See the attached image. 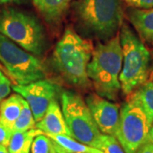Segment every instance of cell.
I'll list each match as a JSON object with an SVG mask.
<instances>
[{
  "mask_svg": "<svg viewBox=\"0 0 153 153\" xmlns=\"http://www.w3.org/2000/svg\"><path fill=\"white\" fill-rule=\"evenodd\" d=\"M122 67L123 52L118 33L108 41L96 45L88 65V76L97 94L117 100L121 91Z\"/></svg>",
  "mask_w": 153,
  "mask_h": 153,
  "instance_id": "1",
  "label": "cell"
},
{
  "mask_svg": "<svg viewBox=\"0 0 153 153\" xmlns=\"http://www.w3.org/2000/svg\"><path fill=\"white\" fill-rule=\"evenodd\" d=\"M93 50L90 40L82 38L73 28L67 27L55 45L52 59L64 79L74 86L85 88L90 83L87 67Z\"/></svg>",
  "mask_w": 153,
  "mask_h": 153,
  "instance_id": "2",
  "label": "cell"
},
{
  "mask_svg": "<svg viewBox=\"0 0 153 153\" xmlns=\"http://www.w3.org/2000/svg\"><path fill=\"white\" fill-rule=\"evenodd\" d=\"M75 16L87 34L105 42L119 33L123 25L122 0H80L75 5Z\"/></svg>",
  "mask_w": 153,
  "mask_h": 153,
  "instance_id": "3",
  "label": "cell"
},
{
  "mask_svg": "<svg viewBox=\"0 0 153 153\" xmlns=\"http://www.w3.org/2000/svg\"><path fill=\"white\" fill-rule=\"evenodd\" d=\"M123 52L121 90L129 95L147 81L151 64L150 52L132 28L123 23L119 31Z\"/></svg>",
  "mask_w": 153,
  "mask_h": 153,
  "instance_id": "4",
  "label": "cell"
},
{
  "mask_svg": "<svg viewBox=\"0 0 153 153\" xmlns=\"http://www.w3.org/2000/svg\"><path fill=\"white\" fill-rule=\"evenodd\" d=\"M0 34L36 56L42 55L47 47L46 33L39 20L15 8L0 10Z\"/></svg>",
  "mask_w": 153,
  "mask_h": 153,
  "instance_id": "5",
  "label": "cell"
},
{
  "mask_svg": "<svg viewBox=\"0 0 153 153\" xmlns=\"http://www.w3.org/2000/svg\"><path fill=\"white\" fill-rule=\"evenodd\" d=\"M61 110L71 137L92 147H98L101 132L85 100L79 94L64 90L60 94Z\"/></svg>",
  "mask_w": 153,
  "mask_h": 153,
  "instance_id": "6",
  "label": "cell"
},
{
  "mask_svg": "<svg viewBox=\"0 0 153 153\" xmlns=\"http://www.w3.org/2000/svg\"><path fill=\"white\" fill-rule=\"evenodd\" d=\"M0 61L17 85L44 79L46 71L38 56L21 48L0 34Z\"/></svg>",
  "mask_w": 153,
  "mask_h": 153,
  "instance_id": "7",
  "label": "cell"
},
{
  "mask_svg": "<svg viewBox=\"0 0 153 153\" xmlns=\"http://www.w3.org/2000/svg\"><path fill=\"white\" fill-rule=\"evenodd\" d=\"M152 125L142 107L135 100L128 98L120 109L116 138L126 153H136L148 140Z\"/></svg>",
  "mask_w": 153,
  "mask_h": 153,
  "instance_id": "8",
  "label": "cell"
},
{
  "mask_svg": "<svg viewBox=\"0 0 153 153\" xmlns=\"http://www.w3.org/2000/svg\"><path fill=\"white\" fill-rule=\"evenodd\" d=\"M11 88L27 100L38 123L43 118L49 104L56 100L59 87L47 79H41L27 85H12Z\"/></svg>",
  "mask_w": 153,
  "mask_h": 153,
  "instance_id": "9",
  "label": "cell"
},
{
  "mask_svg": "<svg viewBox=\"0 0 153 153\" xmlns=\"http://www.w3.org/2000/svg\"><path fill=\"white\" fill-rule=\"evenodd\" d=\"M85 102L100 131L116 137L120 120L118 105L96 93L89 94L85 98Z\"/></svg>",
  "mask_w": 153,
  "mask_h": 153,
  "instance_id": "10",
  "label": "cell"
},
{
  "mask_svg": "<svg viewBox=\"0 0 153 153\" xmlns=\"http://www.w3.org/2000/svg\"><path fill=\"white\" fill-rule=\"evenodd\" d=\"M36 128L45 134L71 136L61 107L56 100L49 104L43 118L36 123Z\"/></svg>",
  "mask_w": 153,
  "mask_h": 153,
  "instance_id": "11",
  "label": "cell"
},
{
  "mask_svg": "<svg viewBox=\"0 0 153 153\" xmlns=\"http://www.w3.org/2000/svg\"><path fill=\"white\" fill-rule=\"evenodd\" d=\"M127 16L140 37L146 42L153 39V8L139 9L131 7Z\"/></svg>",
  "mask_w": 153,
  "mask_h": 153,
  "instance_id": "12",
  "label": "cell"
},
{
  "mask_svg": "<svg viewBox=\"0 0 153 153\" xmlns=\"http://www.w3.org/2000/svg\"><path fill=\"white\" fill-rule=\"evenodd\" d=\"M44 20L56 24L66 15L71 0H32Z\"/></svg>",
  "mask_w": 153,
  "mask_h": 153,
  "instance_id": "13",
  "label": "cell"
},
{
  "mask_svg": "<svg viewBox=\"0 0 153 153\" xmlns=\"http://www.w3.org/2000/svg\"><path fill=\"white\" fill-rule=\"evenodd\" d=\"M46 135L50 138L56 153H104L97 148L82 144L68 135Z\"/></svg>",
  "mask_w": 153,
  "mask_h": 153,
  "instance_id": "14",
  "label": "cell"
},
{
  "mask_svg": "<svg viewBox=\"0 0 153 153\" xmlns=\"http://www.w3.org/2000/svg\"><path fill=\"white\" fill-rule=\"evenodd\" d=\"M25 99L19 94H13L0 103V122L10 129L21 113Z\"/></svg>",
  "mask_w": 153,
  "mask_h": 153,
  "instance_id": "15",
  "label": "cell"
},
{
  "mask_svg": "<svg viewBox=\"0 0 153 153\" xmlns=\"http://www.w3.org/2000/svg\"><path fill=\"white\" fill-rule=\"evenodd\" d=\"M135 100L147 115L150 123L153 124V81L149 80L128 95Z\"/></svg>",
  "mask_w": 153,
  "mask_h": 153,
  "instance_id": "16",
  "label": "cell"
},
{
  "mask_svg": "<svg viewBox=\"0 0 153 153\" xmlns=\"http://www.w3.org/2000/svg\"><path fill=\"white\" fill-rule=\"evenodd\" d=\"M43 132L38 128H33L26 132H15L8 146L9 153H31V147L34 138Z\"/></svg>",
  "mask_w": 153,
  "mask_h": 153,
  "instance_id": "17",
  "label": "cell"
},
{
  "mask_svg": "<svg viewBox=\"0 0 153 153\" xmlns=\"http://www.w3.org/2000/svg\"><path fill=\"white\" fill-rule=\"evenodd\" d=\"M36 128V121L34 119L33 111L26 100H24L21 113L15 122L12 132H26Z\"/></svg>",
  "mask_w": 153,
  "mask_h": 153,
  "instance_id": "18",
  "label": "cell"
},
{
  "mask_svg": "<svg viewBox=\"0 0 153 153\" xmlns=\"http://www.w3.org/2000/svg\"><path fill=\"white\" fill-rule=\"evenodd\" d=\"M97 149L104 153H126L115 136L101 134Z\"/></svg>",
  "mask_w": 153,
  "mask_h": 153,
  "instance_id": "19",
  "label": "cell"
},
{
  "mask_svg": "<svg viewBox=\"0 0 153 153\" xmlns=\"http://www.w3.org/2000/svg\"><path fill=\"white\" fill-rule=\"evenodd\" d=\"M52 150V141L50 138L44 133L39 134L34 138L31 147V153H51Z\"/></svg>",
  "mask_w": 153,
  "mask_h": 153,
  "instance_id": "20",
  "label": "cell"
},
{
  "mask_svg": "<svg viewBox=\"0 0 153 153\" xmlns=\"http://www.w3.org/2000/svg\"><path fill=\"white\" fill-rule=\"evenodd\" d=\"M11 82L0 70V100L6 98L11 91Z\"/></svg>",
  "mask_w": 153,
  "mask_h": 153,
  "instance_id": "21",
  "label": "cell"
},
{
  "mask_svg": "<svg viewBox=\"0 0 153 153\" xmlns=\"http://www.w3.org/2000/svg\"><path fill=\"white\" fill-rule=\"evenodd\" d=\"M12 134H13V132L8 128H6L5 126L0 122V146H4L8 147Z\"/></svg>",
  "mask_w": 153,
  "mask_h": 153,
  "instance_id": "22",
  "label": "cell"
},
{
  "mask_svg": "<svg viewBox=\"0 0 153 153\" xmlns=\"http://www.w3.org/2000/svg\"><path fill=\"white\" fill-rule=\"evenodd\" d=\"M128 5L133 8L149 9L153 8V0H123Z\"/></svg>",
  "mask_w": 153,
  "mask_h": 153,
  "instance_id": "23",
  "label": "cell"
},
{
  "mask_svg": "<svg viewBox=\"0 0 153 153\" xmlns=\"http://www.w3.org/2000/svg\"><path fill=\"white\" fill-rule=\"evenodd\" d=\"M136 153H153V145L147 140L139 148Z\"/></svg>",
  "mask_w": 153,
  "mask_h": 153,
  "instance_id": "24",
  "label": "cell"
},
{
  "mask_svg": "<svg viewBox=\"0 0 153 153\" xmlns=\"http://www.w3.org/2000/svg\"><path fill=\"white\" fill-rule=\"evenodd\" d=\"M148 141L151 142L153 145V124L151 127V129L149 132V135H148Z\"/></svg>",
  "mask_w": 153,
  "mask_h": 153,
  "instance_id": "25",
  "label": "cell"
},
{
  "mask_svg": "<svg viewBox=\"0 0 153 153\" xmlns=\"http://www.w3.org/2000/svg\"><path fill=\"white\" fill-rule=\"evenodd\" d=\"M19 0H0V5L1 4H10L14 2H18Z\"/></svg>",
  "mask_w": 153,
  "mask_h": 153,
  "instance_id": "26",
  "label": "cell"
},
{
  "mask_svg": "<svg viewBox=\"0 0 153 153\" xmlns=\"http://www.w3.org/2000/svg\"><path fill=\"white\" fill-rule=\"evenodd\" d=\"M0 153H9L8 147L4 146H0Z\"/></svg>",
  "mask_w": 153,
  "mask_h": 153,
  "instance_id": "27",
  "label": "cell"
},
{
  "mask_svg": "<svg viewBox=\"0 0 153 153\" xmlns=\"http://www.w3.org/2000/svg\"><path fill=\"white\" fill-rule=\"evenodd\" d=\"M51 153H56V152H55V150H54V147H53V150H52V152H51Z\"/></svg>",
  "mask_w": 153,
  "mask_h": 153,
  "instance_id": "28",
  "label": "cell"
},
{
  "mask_svg": "<svg viewBox=\"0 0 153 153\" xmlns=\"http://www.w3.org/2000/svg\"><path fill=\"white\" fill-rule=\"evenodd\" d=\"M152 44H153V39H152Z\"/></svg>",
  "mask_w": 153,
  "mask_h": 153,
  "instance_id": "29",
  "label": "cell"
},
{
  "mask_svg": "<svg viewBox=\"0 0 153 153\" xmlns=\"http://www.w3.org/2000/svg\"><path fill=\"white\" fill-rule=\"evenodd\" d=\"M152 81H153V80H152Z\"/></svg>",
  "mask_w": 153,
  "mask_h": 153,
  "instance_id": "30",
  "label": "cell"
}]
</instances>
